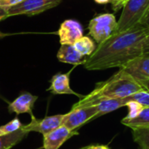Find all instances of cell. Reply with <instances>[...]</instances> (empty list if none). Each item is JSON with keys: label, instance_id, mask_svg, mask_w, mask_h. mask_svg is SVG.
I'll list each match as a JSON object with an SVG mask.
<instances>
[{"label": "cell", "instance_id": "cell-8", "mask_svg": "<svg viewBox=\"0 0 149 149\" xmlns=\"http://www.w3.org/2000/svg\"><path fill=\"white\" fill-rule=\"evenodd\" d=\"M119 69H122L136 81L149 79V55L141 54L131 59Z\"/></svg>", "mask_w": 149, "mask_h": 149}, {"label": "cell", "instance_id": "cell-4", "mask_svg": "<svg viewBox=\"0 0 149 149\" xmlns=\"http://www.w3.org/2000/svg\"><path fill=\"white\" fill-rule=\"evenodd\" d=\"M118 21L113 14H100L90 21L88 26L89 35H90L97 43L101 44L116 33Z\"/></svg>", "mask_w": 149, "mask_h": 149}, {"label": "cell", "instance_id": "cell-5", "mask_svg": "<svg viewBox=\"0 0 149 149\" xmlns=\"http://www.w3.org/2000/svg\"><path fill=\"white\" fill-rule=\"evenodd\" d=\"M61 0H22L7 10V16H33L57 6Z\"/></svg>", "mask_w": 149, "mask_h": 149}, {"label": "cell", "instance_id": "cell-23", "mask_svg": "<svg viewBox=\"0 0 149 149\" xmlns=\"http://www.w3.org/2000/svg\"><path fill=\"white\" fill-rule=\"evenodd\" d=\"M142 54H148L149 55V31L148 34L144 39L143 46H142Z\"/></svg>", "mask_w": 149, "mask_h": 149}, {"label": "cell", "instance_id": "cell-11", "mask_svg": "<svg viewBox=\"0 0 149 149\" xmlns=\"http://www.w3.org/2000/svg\"><path fill=\"white\" fill-rule=\"evenodd\" d=\"M37 100L38 97L30 93H22L8 105V111L11 113H29L30 115H33L32 109Z\"/></svg>", "mask_w": 149, "mask_h": 149}, {"label": "cell", "instance_id": "cell-10", "mask_svg": "<svg viewBox=\"0 0 149 149\" xmlns=\"http://www.w3.org/2000/svg\"><path fill=\"white\" fill-rule=\"evenodd\" d=\"M61 45H74V43L83 36L82 24L74 19H67L60 26L58 31Z\"/></svg>", "mask_w": 149, "mask_h": 149}, {"label": "cell", "instance_id": "cell-16", "mask_svg": "<svg viewBox=\"0 0 149 149\" xmlns=\"http://www.w3.org/2000/svg\"><path fill=\"white\" fill-rule=\"evenodd\" d=\"M27 134L28 133L21 127L12 134L0 136V149H11L21 141Z\"/></svg>", "mask_w": 149, "mask_h": 149}, {"label": "cell", "instance_id": "cell-25", "mask_svg": "<svg viewBox=\"0 0 149 149\" xmlns=\"http://www.w3.org/2000/svg\"><path fill=\"white\" fill-rule=\"evenodd\" d=\"M139 83L141 84V86L145 90H147L149 93V79H145V80H141V81H140Z\"/></svg>", "mask_w": 149, "mask_h": 149}, {"label": "cell", "instance_id": "cell-26", "mask_svg": "<svg viewBox=\"0 0 149 149\" xmlns=\"http://www.w3.org/2000/svg\"><path fill=\"white\" fill-rule=\"evenodd\" d=\"M7 17H8V16H7V10L0 7V21L3 20V19H5Z\"/></svg>", "mask_w": 149, "mask_h": 149}, {"label": "cell", "instance_id": "cell-3", "mask_svg": "<svg viewBox=\"0 0 149 149\" xmlns=\"http://www.w3.org/2000/svg\"><path fill=\"white\" fill-rule=\"evenodd\" d=\"M149 8V0H127L122 8L116 32L129 30L140 24Z\"/></svg>", "mask_w": 149, "mask_h": 149}, {"label": "cell", "instance_id": "cell-7", "mask_svg": "<svg viewBox=\"0 0 149 149\" xmlns=\"http://www.w3.org/2000/svg\"><path fill=\"white\" fill-rule=\"evenodd\" d=\"M64 116L65 114H55L47 116L44 119H37L33 115H31V121L27 125L22 126V128L27 133L37 132L45 135L61 127Z\"/></svg>", "mask_w": 149, "mask_h": 149}, {"label": "cell", "instance_id": "cell-1", "mask_svg": "<svg viewBox=\"0 0 149 149\" xmlns=\"http://www.w3.org/2000/svg\"><path fill=\"white\" fill-rule=\"evenodd\" d=\"M148 30L141 24L116 32L98 44L95 51L85 58L83 65L89 71H102L122 67L131 59L142 54L143 42Z\"/></svg>", "mask_w": 149, "mask_h": 149}, {"label": "cell", "instance_id": "cell-29", "mask_svg": "<svg viewBox=\"0 0 149 149\" xmlns=\"http://www.w3.org/2000/svg\"><path fill=\"white\" fill-rule=\"evenodd\" d=\"M148 31H149V30H148Z\"/></svg>", "mask_w": 149, "mask_h": 149}, {"label": "cell", "instance_id": "cell-19", "mask_svg": "<svg viewBox=\"0 0 149 149\" xmlns=\"http://www.w3.org/2000/svg\"><path fill=\"white\" fill-rule=\"evenodd\" d=\"M22 126L23 125L20 122V120L18 118H15V119L11 120V121H9L8 123H6L5 125L0 127V136H4V135L12 134L15 131L21 128Z\"/></svg>", "mask_w": 149, "mask_h": 149}, {"label": "cell", "instance_id": "cell-13", "mask_svg": "<svg viewBox=\"0 0 149 149\" xmlns=\"http://www.w3.org/2000/svg\"><path fill=\"white\" fill-rule=\"evenodd\" d=\"M56 57L60 62L74 65L82 64L83 65L86 58H83V56L76 50L73 45H61L56 54Z\"/></svg>", "mask_w": 149, "mask_h": 149}, {"label": "cell", "instance_id": "cell-21", "mask_svg": "<svg viewBox=\"0 0 149 149\" xmlns=\"http://www.w3.org/2000/svg\"><path fill=\"white\" fill-rule=\"evenodd\" d=\"M127 0H111V3L112 6V10L114 11H118L120 9H122L125 5V3H126Z\"/></svg>", "mask_w": 149, "mask_h": 149}, {"label": "cell", "instance_id": "cell-6", "mask_svg": "<svg viewBox=\"0 0 149 149\" xmlns=\"http://www.w3.org/2000/svg\"><path fill=\"white\" fill-rule=\"evenodd\" d=\"M97 113L96 106L72 107L70 112L65 113L61 126L66 127L71 131H76L83 125L97 118Z\"/></svg>", "mask_w": 149, "mask_h": 149}, {"label": "cell", "instance_id": "cell-9", "mask_svg": "<svg viewBox=\"0 0 149 149\" xmlns=\"http://www.w3.org/2000/svg\"><path fill=\"white\" fill-rule=\"evenodd\" d=\"M79 134L78 131H71L64 126H61L50 133L43 135L44 149H59L68 140Z\"/></svg>", "mask_w": 149, "mask_h": 149}, {"label": "cell", "instance_id": "cell-18", "mask_svg": "<svg viewBox=\"0 0 149 149\" xmlns=\"http://www.w3.org/2000/svg\"><path fill=\"white\" fill-rule=\"evenodd\" d=\"M132 134L140 149H149V127L133 129Z\"/></svg>", "mask_w": 149, "mask_h": 149}, {"label": "cell", "instance_id": "cell-14", "mask_svg": "<svg viewBox=\"0 0 149 149\" xmlns=\"http://www.w3.org/2000/svg\"><path fill=\"white\" fill-rule=\"evenodd\" d=\"M121 123L132 130L149 127V107H143L137 114L132 118H124Z\"/></svg>", "mask_w": 149, "mask_h": 149}, {"label": "cell", "instance_id": "cell-20", "mask_svg": "<svg viewBox=\"0 0 149 149\" xmlns=\"http://www.w3.org/2000/svg\"><path fill=\"white\" fill-rule=\"evenodd\" d=\"M22 0H0V7L8 10L9 8L18 4Z\"/></svg>", "mask_w": 149, "mask_h": 149}, {"label": "cell", "instance_id": "cell-24", "mask_svg": "<svg viewBox=\"0 0 149 149\" xmlns=\"http://www.w3.org/2000/svg\"><path fill=\"white\" fill-rule=\"evenodd\" d=\"M82 149H112L105 145H90Z\"/></svg>", "mask_w": 149, "mask_h": 149}, {"label": "cell", "instance_id": "cell-28", "mask_svg": "<svg viewBox=\"0 0 149 149\" xmlns=\"http://www.w3.org/2000/svg\"><path fill=\"white\" fill-rule=\"evenodd\" d=\"M8 34L7 33H4V32H2L1 31H0V38H4V37H6Z\"/></svg>", "mask_w": 149, "mask_h": 149}, {"label": "cell", "instance_id": "cell-15", "mask_svg": "<svg viewBox=\"0 0 149 149\" xmlns=\"http://www.w3.org/2000/svg\"><path fill=\"white\" fill-rule=\"evenodd\" d=\"M127 97L120 98V99H106V100H102L98 101L96 105H94L97 107V111H98L97 117H100L102 115L113 112L122 107H126V104L129 102Z\"/></svg>", "mask_w": 149, "mask_h": 149}, {"label": "cell", "instance_id": "cell-12", "mask_svg": "<svg viewBox=\"0 0 149 149\" xmlns=\"http://www.w3.org/2000/svg\"><path fill=\"white\" fill-rule=\"evenodd\" d=\"M72 70L67 73H56L54 75L51 79V85L47 91L51 92L53 94H72L82 99L83 95L76 93L70 87L69 76Z\"/></svg>", "mask_w": 149, "mask_h": 149}, {"label": "cell", "instance_id": "cell-2", "mask_svg": "<svg viewBox=\"0 0 149 149\" xmlns=\"http://www.w3.org/2000/svg\"><path fill=\"white\" fill-rule=\"evenodd\" d=\"M142 89L143 87L138 81L122 69H119L107 80L97 83L94 90L83 96L73 107L94 106L98 101L106 99L125 98Z\"/></svg>", "mask_w": 149, "mask_h": 149}, {"label": "cell", "instance_id": "cell-27", "mask_svg": "<svg viewBox=\"0 0 149 149\" xmlns=\"http://www.w3.org/2000/svg\"><path fill=\"white\" fill-rule=\"evenodd\" d=\"M96 3H100V4H105V3H108L111 2V0H94Z\"/></svg>", "mask_w": 149, "mask_h": 149}, {"label": "cell", "instance_id": "cell-22", "mask_svg": "<svg viewBox=\"0 0 149 149\" xmlns=\"http://www.w3.org/2000/svg\"><path fill=\"white\" fill-rule=\"evenodd\" d=\"M140 24H141V26L145 27L146 29L149 30V8L148 10H147V12L145 13L144 17H142V19H141Z\"/></svg>", "mask_w": 149, "mask_h": 149}, {"label": "cell", "instance_id": "cell-17", "mask_svg": "<svg viewBox=\"0 0 149 149\" xmlns=\"http://www.w3.org/2000/svg\"><path fill=\"white\" fill-rule=\"evenodd\" d=\"M74 47L76 50L83 57L90 56L96 49V45L94 41L87 36H83L78 40L74 43Z\"/></svg>", "mask_w": 149, "mask_h": 149}]
</instances>
